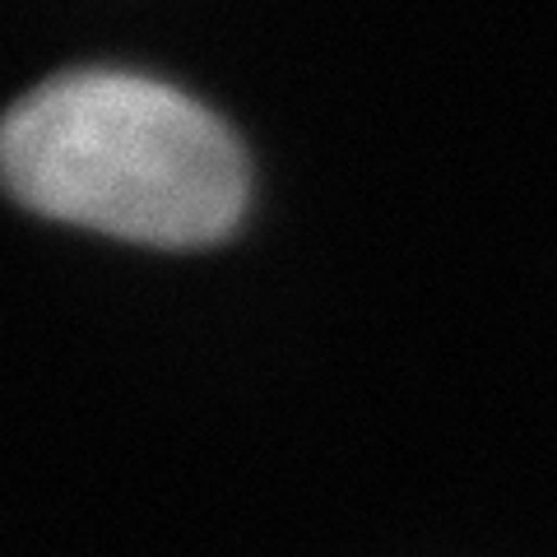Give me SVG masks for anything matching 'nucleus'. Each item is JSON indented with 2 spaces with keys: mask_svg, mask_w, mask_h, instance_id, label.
<instances>
[{
  "mask_svg": "<svg viewBox=\"0 0 557 557\" xmlns=\"http://www.w3.org/2000/svg\"><path fill=\"white\" fill-rule=\"evenodd\" d=\"M10 196L139 247H214L247 214V153L182 89L135 70H65L0 131Z\"/></svg>",
  "mask_w": 557,
  "mask_h": 557,
  "instance_id": "f257e3e1",
  "label": "nucleus"
}]
</instances>
